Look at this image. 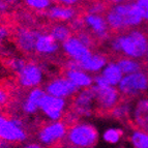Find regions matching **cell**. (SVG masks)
<instances>
[{"label":"cell","instance_id":"cell-1","mask_svg":"<svg viewBox=\"0 0 148 148\" xmlns=\"http://www.w3.org/2000/svg\"><path fill=\"white\" fill-rule=\"evenodd\" d=\"M108 47L112 53L118 56L144 59L148 45V34L144 30L137 28L117 32L108 40Z\"/></svg>","mask_w":148,"mask_h":148},{"label":"cell","instance_id":"cell-2","mask_svg":"<svg viewBox=\"0 0 148 148\" xmlns=\"http://www.w3.org/2000/svg\"><path fill=\"white\" fill-rule=\"evenodd\" d=\"M105 18L111 31L115 33L137 28L144 22L136 2L128 0L109 5Z\"/></svg>","mask_w":148,"mask_h":148},{"label":"cell","instance_id":"cell-3","mask_svg":"<svg viewBox=\"0 0 148 148\" xmlns=\"http://www.w3.org/2000/svg\"><path fill=\"white\" fill-rule=\"evenodd\" d=\"M99 134L93 124L86 121H76L67 127L64 146L74 148H91L97 145Z\"/></svg>","mask_w":148,"mask_h":148},{"label":"cell","instance_id":"cell-4","mask_svg":"<svg viewBox=\"0 0 148 148\" xmlns=\"http://www.w3.org/2000/svg\"><path fill=\"white\" fill-rule=\"evenodd\" d=\"M122 99H136L148 91V72L141 69L133 74L124 75L117 85Z\"/></svg>","mask_w":148,"mask_h":148},{"label":"cell","instance_id":"cell-5","mask_svg":"<svg viewBox=\"0 0 148 148\" xmlns=\"http://www.w3.org/2000/svg\"><path fill=\"white\" fill-rule=\"evenodd\" d=\"M0 138L14 145L27 142L29 134L21 118L0 113Z\"/></svg>","mask_w":148,"mask_h":148},{"label":"cell","instance_id":"cell-6","mask_svg":"<svg viewBox=\"0 0 148 148\" xmlns=\"http://www.w3.org/2000/svg\"><path fill=\"white\" fill-rule=\"evenodd\" d=\"M69 124L63 120L48 121L36 132V140L42 147L59 146L66 137Z\"/></svg>","mask_w":148,"mask_h":148},{"label":"cell","instance_id":"cell-7","mask_svg":"<svg viewBox=\"0 0 148 148\" xmlns=\"http://www.w3.org/2000/svg\"><path fill=\"white\" fill-rule=\"evenodd\" d=\"M18 85L23 89L40 87L45 81V69L36 61H27L20 72L16 74Z\"/></svg>","mask_w":148,"mask_h":148},{"label":"cell","instance_id":"cell-8","mask_svg":"<svg viewBox=\"0 0 148 148\" xmlns=\"http://www.w3.org/2000/svg\"><path fill=\"white\" fill-rule=\"evenodd\" d=\"M91 89L94 94L96 110L99 112L109 113L122 99V96L116 86L112 85L99 86L93 84Z\"/></svg>","mask_w":148,"mask_h":148},{"label":"cell","instance_id":"cell-9","mask_svg":"<svg viewBox=\"0 0 148 148\" xmlns=\"http://www.w3.org/2000/svg\"><path fill=\"white\" fill-rule=\"evenodd\" d=\"M67 108L69 101L66 99L51 95L46 92L40 101V112L48 121L62 120L67 112Z\"/></svg>","mask_w":148,"mask_h":148},{"label":"cell","instance_id":"cell-10","mask_svg":"<svg viewBox=\"0 0 148 148\" xmlns=\"http://www.w3.org/2000/svg\"><path fill=\"white\" fill-rule=\"evenodd\" d=\"M73 113L77 115L78 118H87L93 115L96 111L95 99L91 87L80 89L72 97L71 109Z\"/></svg>","mask_w":148,"mask_h":148},{"label":"cell","instance_id":"cell-11","mask_svg":"<svg viewBox=\"0 0 148 148\" xmlns=\"http://www.w3.org/2000/svg\"><path fill=\"white\" fill-rule=\"evenodd\" d=\"M85 24V29L93 35L96 42H107L111 36V29L107 23L105 15L85 12L82 16Z\"/></svg>","mask_w":148,"mask_h":148},{"label":"cell","instance_id":"cell-12","mask_svg":"<svg viewBox=\"0 0 148 148\" xmlns=\"http://www.w3.org/2000/svg\"><path fill=\"white\" fill-rule=\"evenodd\" d=\"M61 50L67 59L77 62H82L93 52V50L81 42L76 34H73L65 42H62Z\"/></svg>","mask_w":148,"mask_h":148},{"label":"cell","instance_id":"cell-13","mask_svg":"<svg viewBox=\"0 0 148 148\" xmlns=\"http://www.w3.org/2000/svg\"><path fill=\"white\" fill-rule=\"evenodd\" d=\"M44 89L47 93L51 94V95H55L66 99H72L80 90L72 81H69L66 77L64 76L55 77V78L50 79L45 84Z\"/></svg>","mask_w":148,"mask_h":148},{"label":"cell","instance_id":"cell-14","mask_svg":"<svg viewBox=\"0 0 148 148\" xmlns=\"http://www.w3.org/2000/svg\"><path fill=\"white\" fill-rule=\"evenodd\" d=\"M40 30L29 27H18L15 32V42L17 48L23 54L30 55L34 53L35 42Z\"/></svg>","mask_w":148,"mask_h":148},{"label":"cell","instance_id":"cell-15","mask_svg":"<svg viewBox=\"0 0 148 148\" xmlns=\"http://www.w3.org/2000/svg\"><path fill=\"white\" fill-rule=\"evenodd\" d=\"M130 121L135 127L148 132V95H142L134 101Z\"/></svg>","mask_w":148,"mask_h":148},{"label":"cell","instance_id":"cell-16","mask_svg":"<svg viewBox=\"0 0 148 148\" xmlns=\"http://www.w3.org/2000/svg\"><path fill=\"white\" fill-rule=\"evenodd\" d=\"M60 45L49 32L40 31L35 42L34 53L44 58H51L59 53Z\"/></svg>","mask_w":148,"mask_h":148},{"label":"cell","instance_id":"cell-17","mask_svg":"<svg viewBox=\"0 0 148 148\" xmlns=\"http://www.w3.org/2000/svg\"><path fill=\"white\" fill-rule=\"evenodd\" d=\"M46 90L42 87L28 89L26 95L21 101V111L26 116H33L40 112V105Z\"/></svg>","mask_w":148,"mask_h":148},{"label":"cell","instance_id":"cell-18","mask_svg":"<svg viewBox=\"0 0 148 148\" xmlns=\"http://www.w3.org/2000/svg\"><path fill=\"white\" fill-rule=\"evenodd\" d=\"M44 15L51 20L52 22H63L69 23L75 18L79 16V12L76 6H69V5H63L60 3H53Z\"/></svg>","mask_w":148,"mask_h":148},{"label":"cell","instance_id":"cell-19","mask_svg":"<svg viewBox=\"0 0 148 148\" xmlns=\"http://www.w3.org/2000/svg\"><path fill=\"white\" fill-rule=\"evenodd\" d=\"M108 61V57L104 53L92 52L90 56L87 57L86 59L83 60L82 62L76 61V64L77 67H80L92 75H96L101 72V69H104Z\"/></svg>","mask_w":148,"mask_h":148},{"label":"cell","instance_id":"cell-20","mask_svg":"<svg viewBox=\"0 0 148 148\" xmlns=\"http://www.w3.org/2000/svg\"><path fill=\"white\" fill-rule=\"evenodd\" d=\"M63 76L72 81L79 89L89 88L93 85V76L90 73L86 72L80 67L66 69L64 67Z\"/></svg>","mask_w":148,"mask_h":148},{"label":"cell","instance_id":"cell-21","mask_svg":"<svg viewBox=\"0 0 148 148\" xmlns=\"http://www.w3.org/2000/svg\"><path fill=\"white\" fill-rule=\"evenodd\" d=\"M99 74H101V76L104 78L105 81L109 85L116 87L119 84V82L121 81L122 77L124 76L117 61H108V63L105 65V67Z\"/></svg>","mask_w":148,"mask_h":148},{"label":"cell","instance_id":"cell-22","mask_svg":"<svg viewBox=\"0 0 148 148\" xmlns=\"http://www.w3.org/2000/svg\"><path fill=\"white\" fill-rule=\"evenodd\" d=\"M48 32L59 44H62L63 42H65L74 33L69 23H63V22H54L51 25V27H50Z\"/></svg>","mask_w":148,"mask_h":148},{"label":"cell","instance_id":"cell-23","mask_svg":"<svg viewBox=\"0 0 148 148\" xmlns=\"http://www.w3.org/2000/svg\"><path fill=\"white\" fill-rule=\"evenodd\" d=\"M132 105L133 101L131 99H121L116 106L109 112V114L113 117L114 119L119 121H126L130 120L132 113Z\"/></svg>","mask_w":148,"mask_h":148},{"label":"cell","instance_id":"cell-24","mask_svg":"<svg viewBox=\"0 0 148 148\" xmlns=\"http://www.w3.org/2000/svg\"><path fill=\"white\" fill-rule=\"evenodd\" d=\"M127 140L134 148H148V132L134 126L128 134Z\"/></svg>","mask_w":148,"mask_h":148},{"label":"cell","instance_id":"cell-25","mask_svg":"<svg viewBox=\"0 0 148 148\" xmlns=\"http://www.w3.org/2000/svg\"><path fill=\"white\" fill-rule=\"evenodd\" d=\"M117 63L119 67L121 69L123 75L133 74V73L139 72L141 69H143V63L139 59H135L132 57L126 56H119L117 58Z\"/></svg>","mask_w":148,"mask_h":148},{"label":"cell","instance_id":"cell-26","mask_svg":"<svg viewBox=\"0 0 148 148\" xmlns=\"http://www.w3.org/2000/svg\"><path fill=\"white\" fill-rule=\"evenodd\" d=\"M124 137V132L119 127H109L105 130L101 135V139L105 143L110 145H117L122 141Z\"/></svg>","mask_w":148,"mask_h":148},{"label":"cell","instance_id":"cell-27","mask_svg":"<svg viewBox=\"0 0 148 148\" xmlns=\"http://www.w3.org/2000/svg\"><path fill=\"white\" fill-rule=\"evenodd\" d=\"M27 8L35 12L44 14L55 2V0H22Z\"/></svg>","mask_w":148,"mask_h":148},{"label":"cell","instance_id":"cell-28","mask_svg":"<svg viewBox=\"0 0 148 148\" xmlns=\"http://www.w3.org/2000/svg\"><path fill=\"white\" fill-rule=\"evenodd\" d=\"M109 4L105 0H91L88 2L86 6V12L89 14H99V15H105L106 10H108Z\"/></svg>","mask_w":148,"mask_h":148},{"label":"cell","instance_id":"cell-29","mask_svg":"<svg viewBox=\"0 0 148 148\" xmlns=\"http://www.w3.org/2000/svg\"><path fill=\"white\" fill-rule=\"evenodd\" d=\"M26 62H27V60L25 59V58H23V57L15 56L8 59V65L10 71H12V72L16 75L23 69V66L25 65Z\"/></svg>","mask_w":148,"mask_h":148},{"label":"cell","instance_id":"cell-30","mask_svg":"<svg viewBox=\"0 0 148 148\" xmlns=\"http://www.w3.org/2000/svg\"><path fill=\"white\" fill-rule=\"evenodd\" d=\"M75 34L79 37L80 40H81V42H83L86 46H88L89 48L93 49V48L95 47L96 40L93 37V35L89 31H87L86 29L81 30V31H79V32H76Z\"/></svg>","mask_w":148,"mask_h":148},{"label":"cell","instance_id":"cell-31","mask_svg":"<svg viewBox=\"0 0 148 148\" xmlns=\"http://www.w3.org/2000/svg\"><path fill=\"white\" fill-rule=\"evenodd\" d=\"M135 2L140 10L143 21L148 23V0H136Z\"/></svg>","mask_w":148,"mask_h":148},{"label":"cell","instance_id":"cell-32","mask_svg":"<svg viewBox=\"0 0 148 148\" xmlns=\"http://www.w3.org/2000/svg\"><path fill=\"white\" fill-rule=\"evenodd\" d=\"M69 24V26H71V28H72L74 33L85 29V24H84V21H83V18L79 17V16L75 18L74 20L71 21Z\"/></svg>","mask_w":148,"mask_h":148},{"label":"cell","instance_id":"cell-33","mask_svg":"<svg viewBox=\"0 0 148 148\" xmlns=\"http://www.w3.org/2000/svg\"><path fill=\"white\" fill-rule=\"evenodd\" d=\"M10 101V94L5 87L0 85V108L8 106Z\"/></svg>","mask_w":148,"mask_h":148},{"label":"cell","instance_id":"cell-34","mask_svg":"<svg viewBox=\"0 0 148 148\" xmlns=\"http://www.w3.org/2000/svg\"><path fill=\"white\" fill-rule=\"evenodd\" d=\"M84 0H55L56 3H60L63 5H69V6H77L81 4Z\"/></svg>","mask_w":148,"mask_h":148},{"label":"cell","instance_id":"cell-35","mask_svg":"<svg viewBox=\"0 0 148 148\" xmlns=\"http://www.w3.org/2000/svg\"><path fill=\"white\" fill-rule=\"evenodd\" d=\"M8 36H10V30H8V28L0 25V38H1V40L3 42V40H8Z\"/></svg>","mask_w":148,"mask_h":148},{"label":"cell","instance_id":"cell-36","mask_svg":"<svg viewBox=\"0 0 148 148\" xmlns=\"http://www.w3.org/2000/svg\"><path fill=\"white\" fill-rule=\"evenodd\" d=\"M10 6L6 3L5 0H0V14H5V12H8V8Z\"/></svg>","mask_w":148,"mask_h":148},{"label":"cell","instance_id":"cell-37","mask_svg":"<svg viewBox=\"0 0 148 148\" xmlns=\"http://www.w3.org/2000/svg\"><path fill=\"white\" fill-rule=\"evenodd\" d=\"M24 147H26V148H40V147H42V145H40L38 142H25V144H24Z\"/></svg>","mask_w":148,"mask_h":148},{"label":"cell","instance_id":"cell-38","mask_svg":"<svg viewBox=\"0 0 148 148\" xmlns=\"http://www.w3.org/2000/svg\"><path fill=\"white\" fill-rule=\"evenodd\" d=\"M10 146H12V144H10L5 140L0 138V148H6V147H10Z\"/></svg>","mask_w":148,"mask_h":148},{"label":"cell","instance_id":"cell-39","mask_svg":"<svg viewBox=\"0 0 148 148\" xmlns=\"http://www.w3.org/2000/svg\"><path fill=\"white\" fill-rule=\"evenodd\" d=\"M109 5L111 4H116V3H120V2H123V1H126V0H105Z\"/></svg>","mask_w":148,"mask_h":148},{"label":"cell","instance_id":"cell-40","mask_svg":"<svg viewBox=\"0 0 148 148\" xmlns=\"http://www.w3.org/2000/svg\"><path fill=\"white\" fill-rule=\"evenodd\" d=\"M5 1L10 6H15V5H17L18 3L20 2V0H5Z\"/></svg>","mask_w":148,"mask_h":148},{"label":"cell","instance_id":"cell-41","mask_svg":"<svg viewBox=\"0 0 148 148\" xmlns=\"http://www.w3.org/2000/svg\"><path fill=\"white\" fill-rule=\"evenodd\" d=\"M144 59H145L146 62L148 63V45H147V50H146V54H145V57H144Z\"/></svg>","mask_w":148,"mask_h":148},{"label":"cell","instance_id":"cell-42","mask_svg":"<svg viewBox=\"0 0 148 148\" xmlns=\"http://www.w3.org/2000/svg\"><path fill=\"white\" fill-rule=\"evenodd\" d=\"M1 42H2V40H1V38H0V45H1Z\"/></svg>","mask_w":148,"mask_h":148},{"label":"cell","instance_id":"cell-43","mask_svg":"<svg viewBox=\"0 0 148 148\" xmlns=\"http://www.w3.org/2000/svg\"><path fill=\"white\" fill-rule=\"evenodd\" d=\"M128 1H136V0H128Z\"/></svg>","mask_w":148,"mask_h":148}]
</instances>
